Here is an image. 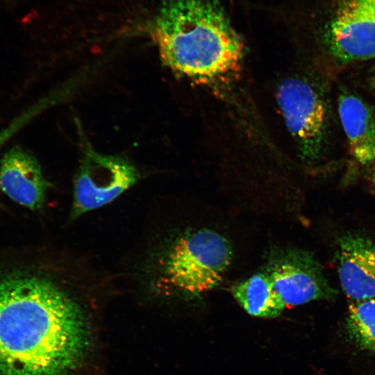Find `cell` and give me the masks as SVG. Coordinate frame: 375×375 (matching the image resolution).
Segmentation results:
<instances>
[{"mask_svg":"<svg viewBox=\"0 0 375 375\" xmlns=\"http://www.w3.org/2000/svg\"><path fill=\"white\" fill-rule=\"evenodd\" d=\"M90 342L79 304L50 279L0 271V375H70Z\"/></svg>","mask_w":375,"mask_h":375,"instance_id":"6da1fadb","label":"cell"},{"mask_svg":"<svg viewBox=\"0 0 375 375\" xmlns=\"http://www.w3.org/2000/svg\"><path fill=\"white\" fill-rule=\"evenodd\" d=\"M151 27L162 62L176 74L213 83L240 70L244 44L220 0H160Z\"/></svg>","mask_w":375,"mask_h":375,"instance_id":"7a4b0ae2","label":"cell"},{"mask_svg":"<svg viewBox=\"0 0 375 375\" xmlns=\"http://www.w3.org/2000/svg\"><path fill=\"white\" fill-rule=\"evenodd\" d=\"M231 259L227 240L213 230L201 228L172 244L162 258L160 276L170 288L198 295L218 285Z\"/></svg>","mask_w":375,"mask_h":375,"instance_id":"3957f363","label":"cell"},{"mask_svg":"<svg viewBox=\"0 0 375 375\" xmlns=\"http://www.w3.org/2000/svg\"><path fill=\"white\" fill-rule=\"evenodd\" d=\"M276 98L301 159L308 163L319 161L329 136L328 107L323 94L306 78L291 76L281 82Z\"/></svg>","mask_w":375,"mask_h":375,"instance_id":"277c9868","label":"cell"},{"mask_svg":"<svg viewBox=\"0 0 375 375\" xmlns=\"http://www.w3.org/2000/svg\"><path fill=\"white\" fill-rule=\"evenodd\" d=\"M76 174L71 219L111 202L139 178L135 167L118 156L103 155L83 147Z\"/></svg>","mask_w":375,"mask_h":375,"instance_id":"5b68a950","label":"cell"},{"mask_svg":"<svg viewBox=\"0 0 375 375\" xmlns=\"http://www.w3.org/2000/svg\"><path fill=\"white\" fill-rule=\"evenodd\" d=\"M324 38L328 52L340 62L375 58V0H343Z\"/></svg>","mask_w":375,"mask_h":375,"instance_id":"8992f818","label":"cell"},{"mask_svg":"<svg viewBox=\"0 0 375 375\" xmlns=\"http://www.w3.org/2000/svg\"><path fill=\"white\" fill-rule=\"evenodd\" d=\"M267 273L285 306L332 299L338 294L328 283L319 264L308 252H290L273 264Z\"/></svg>","mask_w":375,"mask_h":375,"instance_id":"52a82bcc","label":"cell"},{"mask_svg":"<svg viewBox=\"0 0 375 375\" xmlns=\"http://www.w3.org/2000/svg\"><path fill=\"white\" fill-rule=\"evenodd\" d=\"M338 274L344 293L354 301L375 298V243L348 233L338 241Z\"/></svg>","mask_w":375,"mask_h":375,"instance_id":"ba28073f","label":"cell"},{"mask_svg":"<svg viewBox=\"0 0 375 375\" xmlns=\"http://www.w3.org/2000/svg\"><path fill=\"white\" fill-rule=\"evenodd\" d=\"M0 188L12 201L37 210L44 203L47 183L36 159L21 147H15L1 160Z\"/></svg>","mask_w":375,"mask_h":375,"instance_id":"9c48e42d","label":"cell"},{"mask_svg":"<svg viewBox=\"0 0 375 375\" xmlns=\"http://www.w3.org/2000/svg\"><path fill=\"white\" fill-rule=\"evenodd\" d=\"M338 113L356 160L369 165L375 160V111L361 98L344 91L338 97Z\"/></svg>","mask_w":375,"mask_h":375,"instance_id":"30bf717a","label":"cell"},{"mask_svg":"<svg viewBox=\"0 0 375 375\" xmlns=\"http://www.w3.org/2000/svg\"><path fill=\"white\" fill-rule=\"evenodd\" d=\"M231 291L239 305L248 314L256 317L276 318L285 307L267 272H258L235 283Z\"/></svg>","mask_w":375,"mask_h":375,"instance_id":"8fae6325","label":"cell"},{"mask_svg":"<svg viewBox=\"0 0 375 375\" xmlns=\"http://www.w3.org/2000/svg\"><path fill=\"white\" fill-rule=\"evenodd\" d=\"M342 334L355 351L375 353V298L354 301L349 306Z\"/></svg>","mask_w":375,"mask_h":375,"instance_id":"7c38bea8","label":"cell"},{"mask_svg":"<svg viewBox=\"0 0 375 375\" xmlns=\"http://www.w3.org/2000/svg\"><path fill=\"white\" fill-rule=\"evenodd\" d=\"M370 84L375 90V72H374V74H372L370 78Z\"/></svg>","mask_w":375,"mask_h":375,"instance_id":"4fadbf2b","label":"cell"},{"mask_svg":"<svg viewBox=\"0 0 375 375\" xmlns=\"http://www.w3.org/2000/svg\"><path fill=\"white\" fill-rule=\"evenodd\" d=\"M372 181L375 183V160L374 162V166L372 172Z\"/></svg>","mask_w":375,"mask_h":375,"instance_id":"5bb4252c","label":"cell"}]
</instances>
